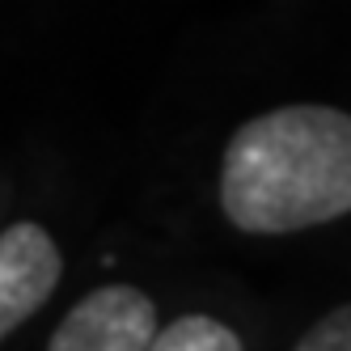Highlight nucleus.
Segmentation results:
<instances>
[{"instance_id":"nucleus-1","label":"nucleus","mask_w":351,"mask_h":351,"mask_svg":"<svg viewBox=\"0 0 351 351\" xmlns=\"http://www.w3.org/2000/svg\"><path fill=\"white\" fill-rule=\"evenodd\" d=\"M220 208L241 233H296L351 212V114L280 106L233 132Z\"/></svg>"},{"instance_id":"nucleus-2","label":"nucleus","mask_w":351,"mask_h":351,"mask_svg":"<svg viewBox=\"0 0 351 351\" xmlns=\"http://www.w3.org/2000/svg\"><path fill=\"white\" fill-rule=\"evenodd\" d=\"M157 330V305L132 284H102L56 326L47 351H144Z\"/></svg>"},{"instance_id":"nucleus-3","label":"nucleus","mask_w":351,"mask_h":351,"mask_svg":"<svg viewBox=\"0 0 351 351\" xmlns=\"http://www.w3.org/2000/svg\"><path fill=\"white\" fill-rule=\"evenodd\" d=\"M64 275L56 237L34 220H17L0 233V339L30 322Z\"/></svg>"},{"instance_id":"nucleus-4","label":"nucleus","mask_w":351,"mask_h":351,"mask_svg":"<svg viewBox=\"0 0 351 351\" xmlns=\"http://www.w3.org/2000/svg\"><path fill=\"white\" fill-rule=\"evenodd\" d=\"M144 351H245V347H241V335L220 317L186 313L178 322H169L165 330H153Z\"/></svg>"},{"instance_id":"nucleus-5","label":"nucleus","mask_w":351,"mask_h":351,"mask_svg":"<svg viewBox=\"0 0 351 351\" xmlns=\"http://www.w3.org/2000/svg\"><path fill=\"white\" fill-rule=\"evenodd\" d=\"M292 351H351V305H339L313 322Z\"/></svg>"}]
</instances>
